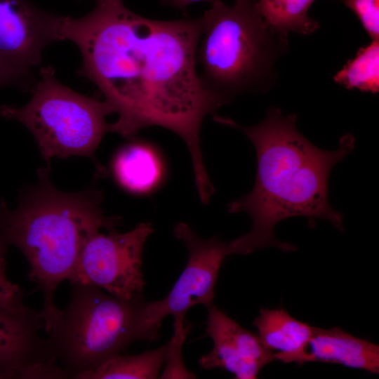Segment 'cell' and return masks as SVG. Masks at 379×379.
Here are the masks:
<instances>
[{"label": "cell", "instance_id": "1", "mask_svg": "<svg viewBox=\"0 0 379 379\" xmlns=\"http://www.w3.org/2000/svg\"><path fill=\"white\" fill-rule=\"evenodd\" d=\"M198 18L159 20L122 4L95 5L87 15L62 16L58 41L80 50L79 74L91 80L113 113L110 132L133 139L146 127L173 131L187 145L195 182L208 176L200 147L204 118L225 105L204 86L197 70Z\"/></svg>", "mask_w": 379, "mask_h": 379}, {"label": "cell", "instance_id": "2", "mask_svg": "<svg viewBox=\"0 0 379 379\" xmlns=\"http://www.w3.org/2000/svg\"><path fill=\"white\" fill-rule=\"evenodd\" d=\"M214 120L244 133L257 157L253 190L228 206L231 213H248L252 227L227 244L228 255L269 247L295 251L293 245L277 239L274 232L277 223L288 218L305 217L310 227H314L317 220H326L338 230H344L343 215L329 203L328 181L335 165L353 150V135L343 136L333 151L322 149L300 133L295 114L284 115L275 107L264 121L252 126L222 117L215 116Z\"/></svg>", "mask_w": 379, "mask_h": 379}, {"label": "cell", "instance_id": "3", "mask_svg": "<svg viewBox=\"0 0 379 379\" xmlns=\"http://www.w3.org/2000/svg\"><path fill=\"white\" fill-rule=\"evenodd\" d=\"M49 169H39L38 182L21 192L15 210L0 199V236L8 246L18 248L29 264V279L42 291L46 332L61 310L55 303L56 288L72 279L86 242L100 229L115 230L121 221L104 214L102 191L59 190L50 180Z\"/></svg>", "mask_w": 379, "mask_h": 379}, {"label": "cell", "instance_id": "4", "mask_svg": "<svg viewBox=\"0 0 379 379\" xmlns=\"http://www.w3.org/2000/svg\"><path fill=\"white\" fill-rule=\"evenodd\" d=\"M211 6L200 17L196 53L204 86L224 105L244 93L266 91L288 43L266 26L255 0L234 6L216 0Z\"/></svg>", "mask_w": 379, "mask_h": 379}, {"label": "cell", "instance_id": "5", "mask_svg": "<svg viewBox=\"0 0 379 379\" xmlns=\"http://www.w3.org/2000/svg\"><path fill=\"white\" fill-rule=\"evenodd\" d=\"M70 300L47 333L67 378L79 379L129 344L141 340L140 295L124 300L91 285L71 283Z\"/></svg>", "mask_w": 379, "mask_h": 379}, {"label": "cell", "instance_id": "6", "mask_svg": "<svg viewBox=\"0 0 379 379\" xmlns=\"http://www.w3.org/2000/svg\"><path fill=\"white\" fill-rule=\"evenodd\" d=\"M112 113L105 100L79 94L61 84L50 65L41 67L25 105L0 106L1 117L20 122L32 133L48 168L53 158L84 156L93 161L100 176L107 172L95 152L104 135L110 132L105 117Z\"/></svg>", "mask_w": 379, "mask_h": 379}, {"label": "cell", "instance_id": "7", "mask_svg": "<svg viewBox=\"0 0 379 379\" xmlns=\"http://www.w3.org/2000/svg\"><path fill=\"white\" fill-rule=\"evenodd\" d=\"M173 233L187 247L188 260L164 298L142 305L139 320L141 340H154L166 316L185 317L194 305H204L207 307L212 305L219 270L228 255L227 243L218 237L204 239L185 223L177 224Z\"/></svg>", "mask_w": 379, "mask_h": 379}, {"label": "cell", "instance_id": "8", "mask_svg": "<svg viewBox=\"0 0 379 379\" xmlns=\"http://www.w3.org/2000/svg\"><path fill=\"white\" fill-rule=\"evenodd\" d=\"M152 232L150 222H141L125 233H96L85 244L70 284L94 286L124 300L140 295L142 251Z\"/></svg>", "mask_w": 379, "mask_h": 379}, {"label": "cell", "instance_id": "9", "mask_svg": "<svg viewBox=\"0 0 379 379\" xmlns=\"http://www.w3.org/2000/svg\"><path fill=\"white\" fill-rule=\"evenodd\" d=\"M45 323L41 312L0 305V379L67 378L39 331Z\"/></svg>", "mask_w": 379, "mask_h": 379}, {"label": "cell", "instance_id": "10", "mask_svg": "<svg viewBox=\"0 0 379 379\" xmlns=\"http://www.w3.org/2000/svg\"><path fill=\"white\" fill-rule=\"evenodd\" d=\"M60 18L27 0H0V59L30 72L41 63L43 50L58 41Z\"/></svg>", "mask_w": 379, "mask_h": 379}, {"label": "cell", "instance_id": "11", "mask_svg": "<svg viewBox=\"0 0 379 379\" xmlns=\"http://www.w3.org/2000/svg\"><path fill=\"white\" fill-rule=\"evenodd\" d=\"M206 333L211 338V351L199 359L204 369L221 368L237 379H255L260 370L275 360L258 335L244 328L218 309L207 307Z\"/></svg>", "mask_w": 379, "mask_h": 379}, {"label": "cell", "instance_id": "12", "mask_svg": "<svg viewBox=\"0 0 379 379\" xmlns=\"http://www.w3.org/2000/svg\"><path fill=\"white\" fill-rule=\"evenodd\" d=\"M307 362H324L379 373V347L357 338L339 327H314L300 365Z\"/></svg>", "mask_w": 379, "mask_h": 379}, {"label": "cell", "instance_id": "13", "mask_svg": "<svg viewBox=\"0 0 379 379\" xmlns=\"http://www.w3.org/2000/svg\"><path fill=\"white\" fill-rule=\"evenodd\" d=\"M253 325L262 345L283 363L299 361L314 327L293 317L283 308H261Z\"/></svg>", "mask_w": 379, "mask_h": 379}, {"label": "cell", "instance_id": "14", "mask_svg": "<svg viewBox=\"0 0 379 379\" xmlns=\"http://www.w3.org/2000/svg\"><path fill=\"white\" fill-rule=\"evenodd\" d=\"M112 168L119 185L135 194L154 190L163 173L158 154L149 145L140 142L122 147L114 156Z\"/></svg>", "mask_w": 379, "mask_h": 379}, {"label": "cell", "instance_id": "15", "mask_svg": "<svg viewBox=\"0 0 379 379\" xmlns=\"http://www.w3.org/2000/svg\"><path fill=\"white\" fill-rule=\"evenodd\" d=\"M314 0H255V6L266 26L288 43L290 32L310 34L319 27L308 11Z\"/></svg>", "mask_w": 379, "mask_h": 379}, {"label": "cell", "instance_id": "16", "mask_svg": "<svg viewBox=\"0 0 379 379\" xmlns=\"http://www.w3.org/2000/svg\"><path fill=\"white\" fill-rule=\"evenodd\" d=\"M168 342L136 355L116 354L79 379H154L166 360Z\"/></svg>", "mask_w": 379, "mask_h": 379}, {"label": "cell", "instance_id": "17", "mask_svg": "<svg viewBox=\"0 0 379 379\" xmlns=\"http://www.w3.org/2000/svg\"><path fill=\"white\" fill-rule=\"evenodd\" d=\"M347 89L376 93L379 91V41L360 48L333 77Z\"/></svg>", "mask_w": 379, "mask_h": 379}, {"label": "cell", "instance_id": "18", "mask_svg": "<svg viewBox=\"0 0 379 379\" xmlns=\"http://www.w3.org/2000/svg\"><path fill=\"white\" fill-rule=\"evenodd\" d=\"M174 332L168 342L166 366L161 378H194L196 375L187 371L182 359L181 350L186 338L187 328L184 324V317H174Z\"/></svg>", "mask_w": 379, "mask_h": 379}, {"label": "cell", "instance_id": "19", "mask_svg": "<svg viewBox=\"0 0 379 379\" xmlns=\"http://www.w3.org/2000/svg\"><path fill=\"white\" fill-rule=\"evenodd\" d=\"M357 16L372 40L379 41V0H341Z\"/></svg>", "mask_w": 379, "mask_h": 379}, {"label": "cell", "instance_id": "20", "mask_svg": "<svg viewBox=\"0 0 379 379\" xmlns=\"http://www.w3.org/2000/svg\"><path fill=\"white\" fill-rule=\"evenodd\" d=\"M8 246L0 236V305H18L23 304L22 293L6 276L5 256Z\"/></svg>", "mask_w": 379, "mask_h": 379}, {"label": "cell", "instance_id": "21", "mask_svg": "<svg viewBox=\"0 0 379 379\" xmlns=\"http://www.w3.org/2000/svg\"><path fill=\"white\" fill-rule=\"evenodd\" d=\"M31 78V72L16 69L0 59V88L6 85L27 87Z\"/></svg>", "mask_w": 379, "mask_h": 379}, {"label": "cell", "instance_id": "22", "mask_svg": "<svg viewBox=\"0 0 379 379\" xmlns=\"http://www.w3.org/2000/svg\"><path fill=\"white\" fill-rule=\"evenodd\" d=\"M216 0H162V5L185 11L187 6L199 2L208 3L211 5Z\"/></svg>", "mask_w": 379, "mask_h": 379}, {"label": "cell", "instance_id": "23", "mask_svg": "<svg viewBox=\"0 0 379 379\" xmlns=\"http://www.w3.org/2000/svg\"><path fill=\"white\" fill-rule=\"evenodd\" d=\"M96 5H118L122 4L123 0H95Z\"/></svg>", "mask_w": 379, "mask_h": 379}, {"label": "cell", "instance_id": "24", "mask_svg": "<svg viewBox=\"0 0 379 379\" xmlns=\"http://www.w3.org/2000/svg\"><path fill=\"white\" fill-rule=\"evenodd\" d=\"M251 0H235V3H237V4H242V3H246V2H248V1H250Z\"/></svg>", "mask_w": 379, "mask_h": 379}]
</instances>
